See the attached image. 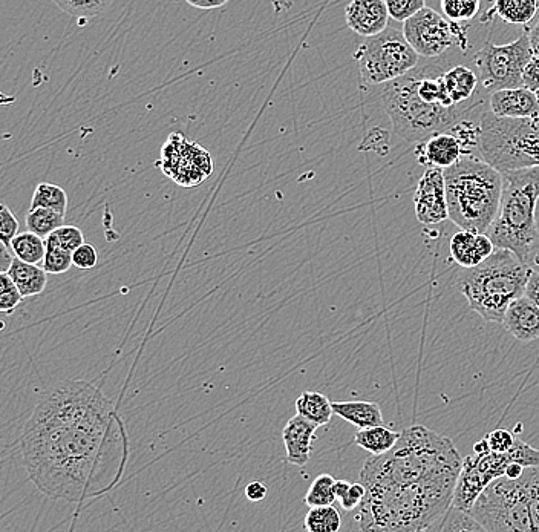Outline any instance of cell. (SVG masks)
Listing matches in <instances>:
<instances>
[{
  "label": "cell",
  "mask_w": 539,
  "mask_h": 532,
  "mask_svg": "<svg viewBox=\"0 0 539 532\" xmlns=\"http://www.w3.org/2000/svg\"><path fill=\"white\" fill-rule=\"evenodd\" d=\"M538 201L539 166L503 172L500 206L486 235L495 247L510 250L526 264L533 260L539 240Z\"/></svg>",
  "instance_id": "4"
},
{
  "label": "cell",
  "mask_w": 539,
  "mask_h": 532,
  "mask_svg": "<svg viewBox=\"0 0 539 532\" xmlns=\"http://www.w3.org/2000/svg\"><path fill=\"white\" fill-rule=\"evenodd\" d=\"M10 249L14 258L23 261V263L42 264L46 252L45 238L27 230V232L17 234L13 238Z\"/></svg>",
  "instance_id": "27"
},
{
  "label": "cell",
  "mask_w": 539,
  "mask_h": 532,
  "mask_svg": "<svg viewBox=\"0 0 539 532\" xmlns=\"http://www.w3.org/2000/svg\"><path fill=\"white\" fill-rule=\"evenodd\" d=\"M497 247L486 234L463 230L452 235L449 241L451 257L463 269H471L489 258Z\"/></svg>",
  "instance_id": "18"
},
{
  "label": "cell",
  "mask_w": 539,
  "mask_h": 532,
  "mask_svg": "<svg viewBox=\"0 0 539 532\" xmlns=\"http://www.w3.org/2000/svg\"><path fill=\"white\" fill-rule=\"evenodd\" d=\"M463 457L449 437L423 425L400 433L391 450L366 460V494L356 520L363 531H431L448 513Z\"/></svg>",
  "instance_id": "2"
},
{
  "label": "cell",
  "mask_w": 539,
  "mask_h": 532,
  "mask_svg": "<svg viewBox=\"0 0 539 532\" xmlns=\"http://www.w3.org/2000/svg\"><path fill=\"white\" fill-rule=\"evenodd\" d=\"M530 273L529 264L510 250L497 247L483 263L463 269L457 289L484 321L503 324L507 307L526 292Z\"/></svg>",
  "instance_id": "6"
},
{
  "label": "cell",
  "mask_w": 539,
  "mask_h": 532,
  "mask_svg": "<svg viewBox=\"0 0 539 532\" xmlns=\"http://www.w3.org/2000/svg\"><path fill=\"white\" fill-rule=\"evenodd\" d=\"M348 28L362 37H373L388 28L385 0H351L345 10Z\"/></svg>",
  "instance_id": "17"
},
{
  "label": "cell",
  "mask_w": 539,
  "mask_h": 532,
  "mask_svg": "<svg viewBox=\"0 0 539 532\" xmlns=\"http://www.w3.org/2000/svg\"><path fill=\"white\" fill-rule=\"evenodd\" d=\"M351 483L347 482V480H336L334 482V496H336V500L342 499L345 494H347V491L350 490Z\"/></svg>",
  "instance_id": "50"
},
{
  "label": "cell",
  "mask_w": 539,
  "mask_h": 532,
  "mask_svg": "<svg viewBox=\"0 0 539 532\" xmlns=\"http://www.w3.org/2000/svg\"><path fill=\"white\" fill-rule=\"evenodd\" d=\"M536 97H538V102H539V89L538 91H536Z\"/></svg>",
  "instance_id": "51"
},
{
  "label": "cell",
  "mask_w": 539,
  "mask_h": 532,
  "mask_svg": "<svg viewBox=\"0 0 539 532\" xmlns=\"http://www.w3.org/2000/svg\"><path fill=\"white\" fill-rule=\"evenodd\" d=\"M317 425L302 418L301 414H296L294 418L285 425L282 431L285 450H287V460L291 465L304 468L310 462L311 450H313L314 436H316Z\"/></svg>",
  "instance_id": "20"
},
{
  "label": "cell",
  "mask_w": 539,
  "mask_h": 532,
  "mask_svg": "<svg viewBox=\"0 0 539 532\" xmlns=\"http://www.w3.org/2000/svg\"><path fill=\"white\" fill-rule=\"evenodd\" d=\"M487 108L501 119H535L539 102L535 91L526 86L500 89L487 94Z\"/></svg>",
  "instance_id": "15"
},
{
  "label": "cell",
  "mask_w": 539,
  "mask_h": 532,
  "mask_svg": "<svg viewBox=\"0 0 539 532\" xmlns=\"http://www.w3.org/2000/svg\"><path fill=\"white\" fill-rule=\"evenodd\" d=\"M17 230H19V221L7 204L0 203V240L10 246L17 235Z\"/></svg>",
  "instance_id": "41"
},
{
  "label": "cell",
  "mask_w": 539,
  "mask_h": 532,
  "mask_svg": "<svg viewBox=\"0 0 539 532\" xmlns=\"http://www.w3.org/2000/svg\"><path fill=\"white\" fill-rule=\"evenodd\" d=\"M523 86L529 88L530 91H538L539 89V54H533L527 62L523 73Z\"/></svg>",
  "instance_id": "44"
},
{
  "label": "cell",
  "mask_w": 539,
  "mask_h": 532,
  "mask_svg": "<svg viewBox=\"0 0 539 532\" xmlns=\"http://www.w3.org/2000/svg\"><path fill=\"white\" fill-rule=\"evenodd\" d=\"M45 241L46 243L56 244V246L72 253L77 247L85 243V235H83L82 229H79V227L65 226L63 224L59 229L54 230L53 234H49Z\"/></svg>",
  "instance_id": "36"
},
{
  "label": "cell",
  "mask_w": 539,
  "mask_h": 532,
  "mask_svg": "<svg viewBox=\"0 0 539 532\" xmlns=\"http://www.w3.org/2000/svg\"><path fill=\"white\" fill-rule=\"evenodd\" d=\"M529 34L530 46H532L533 54H539V22H536L535 27L527 30Z\"/></svg>",
  "instance_id": "49"
},
{
  "label": "cell",
  "mask_w": 539,
  "mask_h": 532,
  "mask_svg": "<svg viewBox=\"0 0 539 532\" xmlns=\"http://www.w3.org/2000/svg\"><path fill=\"white\" fill-rule=\"evenodd\" d=\"M54 4L74 17H94L105 13L114 0H53Z\"/></svg>",
  "instance_id": "31"
},
{
  "label": "cell",
  "mask_w": 539,
  "mask_h": 532,
  "mask_svg": "<svg viewBox=\"0 0 539 532\" xmlns=\"http://www.w3.org/2000/svg\"><path fill=\"white\" fill-rule=\"evenodd\" d=\"M20 445L37 490L65 502L105 494L128 462L120 414L100 388L85 381L48 388L23 428Z\"/></svg>",
  "instance_id": "1"
},
{
  "label": "cell",
  "mask_w": 539,
  "mask_h": 532,
  "mask_svg": "<svg viewBox=\"0 0 539 532\" xmlns=\"http://www.w3.org/2000/svg\"><path fill=\"white\" fill-rule=\"evenodd\" d=\"M533 56L527 30L515 42L494 45L487 40L475 54L481 86L487 94L500 89L523 86V73Z\"/></svg>",
  "instance_id": "11"
},
{
  "label": "cell",
  "mask_w": 539,
  "mask_h": 532,
  "mask_svg": "<svg viewBox=\"0 0 539 532\" xmlns=\"http://www.w3.org/2000/svg\"><path fill=\"white\" fill-rule=\"evenodd\" d=\"M13 261L14 255L13 252H11L10 246L0 240V272H8Z\"/></svg>",
  "instance_id": "47"
},
{
  "label": "cell",
  "mask_w": 539,
  "mask_h": 532,
  "mask_svg": "<svg viewBox=\"0 0 539 532\" xmlns=\"http://www.w3.org/2000/svg\"><path fill=\"white\" fill-rule=\"evenodd\" d=\"M415 155L426 168L446 169L455 165L464 155L463 143L452 132H438L417 143Z\"/></svg>",
  "instance_id": "16"
},
{
  "label": "cell",
  "mask_w": 539,
  "mask_h": 532,
  "mask_svg": "<svg viewBox=\"0 0 539 532\" xmlns=\"http://www.w3.org/2000/svg\"><path fill=\"white\" fill-rule=\"evenodd\" d=\"M25 221H27L28 230L39 237L46 238L65 224V215L59 214L53 209H46V207H36V209L28 211Z\"/></svg>",
  "instance_id": "29"
},
{
  "label": "cell",
  "mask_w": 539,
  "mask_h": 532,
  "mask_svg": "<svg viewBox=\"0 0 539 532\" xmlns=\"http://www.w3.org/2000/svg\"><path fill=\"white\" fill-rule=\"evenodd\" d=\"M304 526L310 532H336L342 526V517L333 505L313 506L305 516Z\"/></svg>",
  "instance_id": "30"
},
{
  "label": "cell",
  "mask_w": 539,
  "mask_h": 532,
  "mask_svg": "<svg viewBox=\"0 0 539 532\" xmlns=\"http://www.w3.org/2000/svg\"><path fill=\"white\" fill-rule=\"evenodd\" d=\"M414 207L415 217L425 226H437L449 220L445 169L426 168L417 184Z\"/></svg>",
  "instance_id": "14"
},
{
  "label": "cell",
  "mask_w": 539,
  "mask_h": 532,
  "mask_svg": "<svg viewBox=\"0 0 539 532\" xmlns=\"http://www.w3.org/2000/svg\"><path fill=\"white\" fill-rule=\"evenodd\" d=\"M437 531H483L480 523L468 511L458 510L451 505L446 516L435 526Z\"/></svg>",
  "instance_id": "34"
},
{
  "label": "cell",
  "mask_w": 539,
  "mask_h": 532,
  "mask_svg": "<svg viewBox=\"0 0 539 532\" xmlns=\"http://www.w3.org/2000/svg\"><path fill=\"white\" fill-rule=\"evenodd\" d=\"M527 496H529L530 517H532L533 532H539V465L524 467Z\"/></svg>",
  "instance_id": "37"
},
{
  "label": "cell",
  "mask_w": 539,
  "mask_h": 532,
  "mask_svg": "<svg viewBox=\"0 0 539 532\" xmlns=\"http://www.w3.org/2000/svg\"><path fill=\"white\" fill-rule=\"evenodd\" d=\"M477 154L500 172L539 166V117L501 119L483 111Z\"/></svg>",
  "instance_id": "7"
},
{
  "label": "cell",
  "mask_w": 539,
  "mask_h": 532,
  "mask_svg": "<svg viewBox=\"0 0 539 532\" xmlns=\"http://www.w3.org/2000/svg\"><path fill=\"white\" fill-rule=\"evenodd\" d=\"M440 5L446 19L463 23L478 16L481 0H440Z\"/></svg>",
  "instance_id": "32"
},
{
  "label": "cell",
  "mask_w": 539,
  "mask_h": 532,
  "mask_svg": "<svg viewBox=\"0 0 539 532\" xmlns=\"http://www.w3.org/2000/svg\"><path fill=\"white\" fill-rule=\"evenodd\" d=\"M296 411L301 414L302 418L313 422L317 427L330 424L334 414L330 399L317 391H304L296 399Z\"/></svg>",
  "instance_id": "25"
},
{
  "label": "cell",
  "mask_w": 539,
  "mask_h": 532,
  "mask_svg": "<svg viewBox=\"0 0 539 532\" xmlns=\"http://www.w3.org/2000/svg\"><path fill=\"white\" fill-rule=\"evenodd\" d=\"M354 59L363 83L371 86L399 79L420 62L419 54L409 45L403 31L389 27L377 36L366 37Z\"/></svg>",
  "instance_id": "10"
},
{
  "label": "cell",
  "mask_w": 539,
  "mask_h": 532,
  "mask_svg": "<svg viewBox=\"0 0 539 532\" xmlns=\"http://www.w3.org/2000/svg\"><path fill=\"white\" fill-rule=\"evenodd\" d=\"M399 437L400 433L389 430L383 425H377V427L363 428L359 433H356L354 444L377 456V454L391 450L399 441Z\"/></svg>",
  "instance_id": "26"
},
{
  "label": "cell",
  "mask_w": 539,
  "mask_h": 532,
  "mask_svg": "<svg viewBox=\"0 0 539 532\" xmlns=\"http://www.w3.org/2000/svg\"><path fill=\"white\" fill-rule=\"evenodd\" d=\"M45 258L40 266L48 275H63L72 267V253L56 244L46 243Z\"/></svg>",
  "instance_id": "35"
},
{
  "label": "cell",
  "mask_w": 539,
  "mask_h": 532,
  "mask_svg": "<svg viewBox=\"0 0 539 532\" xmlns=\"http://www.w3.org/2000/svg\"><path fill=\"white\" fill-rule=\"evenodd\" d=\"M187 4L200 10H215L224 7L229 0H186Z\"/></svg>",
  "instance_id": "48"
},
{
  "label": "cell",
  "mask_w": 539,
  "mask_h": 532,
  "mask_svg": "<svg viewBox=\"0 0 539 532\" xmlns=\"http://www.w3.org/2000/svg\"><path fill=\"white\" fill-rule=\"evenodd\" d=\"M449 220L463 230L486 234L497 217L503 172L483 158L463 155L445 169Z\"/></svg>",
  "instance_id": "5"
},
{
  "label": "cell",
  "mask_w": 539,
  "mask_h": 532,
  "mask_svg": "<svg viewBox=\"0 0 539 532\" xmlns=\"http://www.w3.org/2000/svg\"><path fill=\"white\" fill-rule=\"evenodd\" d=\"M8 275L11 276L23 299L40 295L45 292L48 284V273L40 264L23 263L17 258H14Z\"/></svg>",
  "instance_id": "23"
},
{
  "label": "cell",
  "mask_w": 539,
  "mask_h": 532,
  "mask_svg": "<svg viewBox=\"0 0 539 532\" xmlns=\"http://www.w3.org/2000/svg\"><path fill=\"white\" fill-rule=\"evenodd\" d=\"M510 464L535 467L539 465V450L521 441L520 437L512 450L506 453L490 451L486 437L483 441L477 442L474 445V454L463 459L452 506L469 513L475 500L486 490L487 485L504 476Z\"/></svg>",
  "instance_id": "8"
},
{
  "label": "cell",
  "mask_w": 539,
  "mask_h": 532,
  "mask_svg": "<svg viewBox=\"0 0 539 532\" xmlns=\"http://www.w3.org/2000/svg\"><path fill=\"white\" fill-rule=\"evenodd\" d=\"M403 34L415 53L425 59L445 56L454 46L469 50L468 34L461 23L451 22L429 7L403 22Z\"/></svg>",
  "instance_id": "12"
},
{
  "label": "cell",
  "mask_w": 539,
  "mask_h": 532,
  "mask_svg": "<svg viewBox=\"0 0 539 532\" xmlns=\"http://www.w3.org/2000/svg\"><path fill=\"white\" fill-rule=\"evenodd\" d=\"M331 407L339 418L350 422L351 425L360 428V430L383 425L382 408L376 402H331Z\"/></svg>",
  "instance_id": "22"
},
{
  "label": "cell",
  "mask_w": 539,
  "mask_h": 532,
  "mask_svg": "<svg viewBox=\"0 0 539 532\" xmlns=\"http://www.w3.org/2000/svg\"><path fill=\"white\" fill-rule=\"evenodd\" d=\"M267 493V487H265L264 483L258 482V480L249 483L247 488H245V496H247L250 502H261V500L267 497Z\"/></svg>",
  "instance_id": "45"
},
{
  "label": "cell",
  "mask_w": 539,
  "mask_h": 532,
  "mask_svg": "<svg viewBox=\"0 0 539 532\" xmlns=\"http://www.w3.org/2000/svg\"><path fill=\"white\" fill-rule=\"evenodd\" d=\"M366 488L362 482L351 483L350 490L347 491V494L339 500L340 505H342L343 510L353 511L356 510L357 506L362 503L363 497H365Z\"/></svg>",
  "instance_id": "43"
},
{
  "label": "cell",
  "mask_w": 539,
  "mask_h": 532,
  "mask_svg": "<svg viewBox=\"0 0 539 532\" xmlns=\"http://www.w3.org/2000/svg\"><path fill=\"white\" fill-rule=\"evenodd\" d=\"M524 293L539 307V272H533L532 270Z\"/></svg>",
  "instance_id": "46"
},
{
  "label": "cell",
  "mask_w": 539,
  "mask_h": 532,
  "mask_svg": "<svg viewBox=\"0 0 539 532\" xmlns=\"http://www.w3.org/2000/svg\"><path fill=\"white\" fill-rule=\"evenodd\" d=\"M334 482H336V479L330 474H321L317 479H314L307 496H305V503L310 508H313V506L334 505V502H336Z\"/></svg>",
  "instance_id": "33"
},
{
  "label": "cell",
  "mask_w": 539,
  "mask_h": 532,
  "mask_svg": "<svg viewBox=\"0 0 539 532\" xmlns=\"http://www.w3.org/2000/svg\"><path fill=\"white\" fill-rule=\"evenodd\" d=\"M503 326L518 341H538L539 307L524 293L507 307Z\"/></svg>",
  "instance_id": "19"
},
{
  "label": "cell",
  "mask_w": 539,
  "mask_h": 532,
  "mask_svg": "<svg viewBox=\"0 0 539 532\" xmlns=\"http://www.w3.org/2000/svg\"><path fill=\"white\" fill-rule=\"evenodd\" d=\"M443 82L455 105L483 106L487 100V97L478 94L480 77L469 66H448L443 73Z\"/></svg>",
  "instance_id": "21"
},
{
  "label": "cell",
  "mask_w": 539,
  "mask_h": 532,
  "mask_svg": "<svg viewBox=\"0 0 539 532\" xmlns=\"http://www.w3.org/2000/svg\"><path fill=\"white\" fill-rule=\"evenodd\" d=\"M36 207H46V209H53L59 214L66 215V211H68V195H66L65 189L60 188L57 184H37L30 209H36Z\"/></svg>",
  "instance_id": "28"
},
{
  "label": "cell",
  "mask_w": 539,
  "mask_h": 532,
  "mask_svg": "<svg viewBox=\"0 0 539 532\" xmlns=\"http://www.w3.org/2000/svg\"><path fill=\"white\" fill-rule=\"evenodd\" d=\"M22 299L8 272H0V313H13L22 303Z\"/></svg>",
  "instance_id": "38"
},
{
  "label": "cell",
  "mask_w": 539,
  "mask_h": 532,
  "mask_svg": "<svg viewBox=\"0 0 539 532\" xmlns=\"http://www.w3.org/2000/svg\"><path fill=\"white\" fill-rule=\"evenodd\" d=\"M539 11V0H494V7L487 11L486 19L498 14L510 25H527Z\"/></svg>",
  "instance_id": "24"
},
{
  "label": "cell",
  "mask_w": 539,
  "mask_h": 532,
  "mask_svg": "<svg viewBox=\"0 0 539 532\" xmlns=\"http://www.w3.org/2000/svg\"><path fill=\"white\" fill-rule=\"evenodd\" d=\"M471 516L483 531L533 532L529 496L523 474L518 479L498 477L472 505Z\"/></svg>",
  "instance_id": "9"
},
{
  "label": "cell",
  "mask_w": 539,
  "mask_h": 532,
  "mask_svg": "<svg viewBox=\"0 0 539 532\" xmlns=\"http://www.w3.org/2000/svg\"><path fill=\"white\" fill-rule=\"evenodd\" d=\"M98 264V252L92 244L83 243L72 252V266L77 269H94Z\"/></svg>",
  "instance_id": "42"
},
{
  "label": "cell",
  "mask_w": 539,
  "mask_h": 532,
  "mask_svg": "<svg viewBox=\"0 0 539 532\" xmlns=\"http://www.w3.org/2000/svg\"><path fill=\"white\" fill-rule=\"evenodd\" d=\"M161 171L184 188H193L206 181L213 171L209 151L190 142L181 132H172L161 149L158 161Z\"/></svg>",
  "instance_id": "13"
},
{
  "label": "cell",
  "mask_w": 539,
  "mask_h": 532,
  "mask_svg": "<svg viewBox=\"0 0 539 532\" xmlns=\"http://www.w3.org/2000/svg\"><path fill=\"white\" fill-rule=\"evenodd\" d=\"M517 439L518 437L512 431L504 430V428H498L486 436L489 450L494 451V453H506V451L512 450Z\"/></svg>",
  "instance_id": "40"
},
{
  "label": "cell",
  "mask_w": 539,
  "mask_h": 532,
  "mask_svg": "<svg viewBox=\"0 0 539 532\" xmlns=\"http://www.w3.org/2000/svg\"><path fill=\"white\" fill-rule=\"evenodd\" d=\"M446 59L435 57L411 69L405 76L382 85L380 100L392 129L406 142H422L438 132L454 128L481 106L455 105L443 73Z\"/></svg>",
  "instance_id": "3"
},
{
  "label": "cell",
  "mask_w": 539,
  "mask_h": 532,
  "mask_svg": "<svg viewBox=\"0 0 539 532\" xmlns=\"http://www.w3.org/2000/svg\"><path fill=\"white\" fill-rule=\"evenodd\" d=\"M385 4L391 19L406 22L426 7V0H385Z\"/></svg>",
  "instance_id": "39"
}]
</instances>
